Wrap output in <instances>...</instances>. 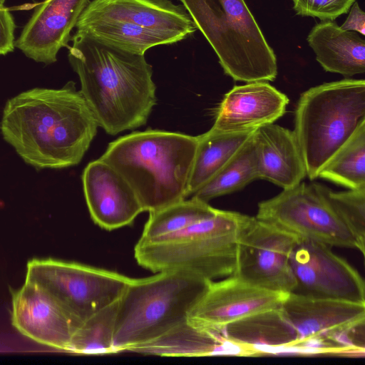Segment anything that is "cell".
Masks as SVG:
<instances>
[{
  "label": "cell",
  "mask_w": 365,
  "mask_h": 365,
  "mask_svg": "<svg viewBox=\"0 0 365 365\" xmlns=\"http://www.w3.org/2000/svg\"><path fill=\"white\" fill-rule=\"evenodd\" d=\"M98 127L73 81L61 88H32L9 99L0 125L4 139L36 169L78 164Z\"/></svg>",
  "instance_id": "6da1fadb"
},
{
  "label": "cell",
  "mask_w": 365,
  "mask_h": 365,
  "mask_svg": "<svg viewBox=\"0 0 365 365\" xmlns=\"http://www.w3.org/2000/svg\"><path fill=\"white\" fill-rule=\"evenodd\" d=\"M68 60L98 126L115 135L146 124L157 103L145 54L128 52L76 31Z\"/></svg>",
  "instance_id": "7a4b0ae2"
},
{
  "label": "cell",
  "mask_w": 365,
  "mask_h": 365,
  "mask_svg": "<svg viewBox=\"0 0 365 365\" xmlns=\"http://www.w3.org/2000/svg\"><path fill=\"white\" fill-rule=\"evenodd\" d=\"M197 136L148 129L110 143L100 158L128 182L143 211H156L187 197Z\"/></svg>",
  "instance_id": "3957f363"
},
{
  "label": "cell",
  "mask_w": 365,
  "mask_h": 365,
  "mask_svg": "<svg viewBox=\"0 0 365 365\" xmlns=\"http://www.w3.org/2000/svg\"><path fill=\"white\" fill-rule=\"evenodd\" d=\"M212 281L184 270L132 278L119 299L115 353L156 339L186 322Z\"/></svg>",
  "instance_id": "277c9868"
},
{
  "label": "cell",
  "mask_w": 365,
  "mask_h": 365,
  "mask_svg": "<svg viewBox=\"0 0 365 365\" xmlns=\"http://www.w3.org/2000/svg\"><path fill=\"white\" fill-rule=\"evenodd\" d=\"M250 216L217 209L211 217L174 233L138 240V264L154 273L184 270L209 280L234 274L242 229Z\"/></svg>",
  "instance_id": "5b68a950"
},
{
  "label": "cell",
  "mask_w": 365,
  "mask_h": 365,
  "mask_svg": "<svg viewBox=\"0 0 365 365\" xmlns=\"http://www.w3.org/2000/svg\"><path fill=\"white\" fill-rule=\"evenodd\" d=\"M197 29L237 81H272L277 58L244 0H180Z\"/></svg>",
  "instance_id": "8992f818"
},
{
  "label": "cell",
  "mask_w": 365,
  "mask_h": 365,
  "mask_svg": "<svg viewBox=\"0 0 365 365\" xmlns=\"http://www.w3.org/2000/svg\"><path fill=\"white\" fill-rule=\"evenodd\" d=\"M365 121V81L345 78L302 93L293 130L311 180Z\"/></svg>",
  "instance_id": "52a82bcc"
},
{
  "label": "cell",
  "mask_w": 365,
  "mask_h": 365,
  "mask_svg": "<svg viewBox=\"0 0 365 365\" xmlns=\"http://www.w3.org/2000/svg\"><path fill=\"white\" fill-rule=\"evenodd\" d=\"M26 279L49 292L68 317L73 331L101 309L118 301L132 278L75 262L33 259Z\"/></svg>",
  "instance_id": "ba28073f"
},
{
  "label": "cell",
  "mask_w": 365,
  "mask_h": 365,
  "mask_svg": "<svg viewBox=\"0 0 365 365\" xmlns=\"http://www.w3.org/2000/svg\"><path fill=\"white\" fill-rule=\"evenodd\" d=\"M329 187L315 182H301L258 204L255 217L276 225L299 240L329 247L364 248L337 213L328 196Z\"/></svg>",
  "instance_id": "9c48e42d"
},
{
  "label": "cell",
  "mask_w": 365,
  "mask_h": 365,
  "mask_svg": "<svg viewBox=\"0 0 365 365\" xmlns=\"http://www.w3.org/2000/svg\"><path fill=\"white\" fill-rule=\"evenodd\" d=\"M299 239L250 217L241 230L234 276L257 287L287 294L295 287L291 256Z\"/></svg>",
  "instance_id": "30bf717a"
},
{
  "label": "cell",
  "mask_w": 365,
  "mask_h": 365,
  "mask_svg": "<svg viewBox=\"0 0 365 365\" xmlns=\"http://www.w3.org/2000/svg\"><path fill=\"white\" fill-rule=\"evenodd\" d=\"M280 307L297 332L292 349L298 351L344 354L346 332L365 321V303L289 292Z\"/></svg>",
  "instance_id": "8fae6325"
},
{
  "label": "cell",
  "mask_w": 365,
  "mask_h": 365,
  "mask_svg": "<svg viewBox=\"0 0 365 365\" xmlns=\"http://www.w3.org/2000/svg\"><path fill=\"white\" fill-rule=\"evenodd\" d=\"M330 247L312 240H299L291 256L295 279L292 292L305 297L365 303L363 278Z\"/></svg>",
  "instance_id": "7c38bea8"
},
{
  "label": "cell",
  "mask_w": 365,
  "mask_h": 365,
  "mask_svg": "<svg viewBox=\"0 0 365 365\" xmlns=\"http://www.w3.org/2000/svg\"><path fill=\"white\" fill-rule=\"evenodd\" d=\"M285 294L255 287L234 275L213 280L191 309L187 321L219 331L248 315L280 307Z\"/></svg>",
  "instance_id": "4fadbf2b"
},
{
  "label": "cell",
  "mask_w": 365,
  "mask_h": 365,
  "mask_svg": "<svg viewBox=\"0 0 365 365\" xmlns=\"http://www.w3.org/2000/svg\"><path fill=\"white\" fill-rule=\"evenodd\" d=\"M11 323L36 342L68 352L72 324L57 300L40 284L26 279L12 293Z\"/></svg>",
  "instance_id": "5bb4252c"
},
{
  "label": "cell",
  "mask_w": 365,
  "mask_h": 365,
  "mask_svg": "<svg viewBox=\"0 0 365 365\" xmlns=\"http://www.w3.org/2000/svg\"><path fill=\"white\" fill-rule=\"evenodd\" d=\"M82 182L91 217L103 229L113 230L129 225L144 212L128 182L101 158L86 165Z\"/></svg>",
  "instance_id": "9a60e30c"
},
{
  "label": "cell",
  "mask_w": 365,
  "mask_h": 365,
  "mask_svg": "<svg viewBox=\"0 0 365 365\" xmlns=\"http://www.w3.org/2000/svg\"><path fill=\"white\" fill-rule=\"evenodd\" d=\"M89 0H44L24 27L15 46L28 58L51 64L68 46L71 32Z\"/></svg>",
  "instance_id": "2e32d148"
},
{
  "label": "cell",
  "mask_w": 365,
  "mask_h": 365,
  "mask_svg": "<svg viewBox=\"0 0 365 365\" xmlns=\"http://www.w3.org/2000/svg\"><path fill=\"white\" fill-rule=\"evenodd\" d=\"M287 96L267 81L235 86L224 96L212 129L223 133H242L274 123L285 113Z\"/></svg>",
  "instance_id": "e0dca14e"
},
{
  "label": "cell",
  "mask_w": 365,
  "mask_h": 365,
  "mask_svg": "<svg viewBox=\"0 0 365 365\" xmlns=\"http://www.w3.org/2000/svg\"><path fill=\"white\" fill-rule=\"evenodd\" d=\"M80 17L123 21L168 35L177 42L197 30L185 9L170 0H92Z\"/></svg>",
  "instance_id": "ac0fdd59"
},
{
  "label": "cell",
  "mask_w": 365,
  "mask_h": 365,
  "mask_svg": "<svg viewBox=\"0 0 365 365\" xmlns=\"http://www.w3.org/2000/svg\"><path fill=\"white\" fill-rule=\"evenodd\" d=\"M253 140L258 179L287 189L307 176L304 157L294 130L272 123L256 129Z\"/></svg>",
  "instance_id": "d6986e66"
},
{
  "label": "cell",
  "mask_w": 365,
  "mask_h": 365,
  "mask_svg": "<svg viewBox=\"0 0 365 365\" xmlns=\"http://www.w3.org/2000/svg\"><path fill=\"white\" fill-rule=\"evenodd\" d=\"M126 351L161 356L250 355L248 349L228 341L219 331L187 320L159 337L130 347Z\"/></svg>",
  "instance_id": "ffe728a7"
},
{
  "label": "cell",
  "mask_w": 365,
  "mask_h": 365,
  "mask_svg": "<svg viewBox=\"0 0 365 365\" xmlns=\"http://www.w3.org/2000/svg\"><path fill=\"white\" fill-rule=\"evenodd\" d=\"M307 41L324 71L351 77L365 72V42L331 21L315 25Z\"/></svg>",
  "instance_id": "44dd1931"
},
{
  "label": "cell",
  "mask_w": 365,
  "mask_h": 365,
  "mask_svg": "<svg viewBox=\"0 0 365 365\" xmlns=\"http://www.w3.org/2000/svg\"><path fill=\"white\" fill-rule=\"evenodd\" d=\"M219 331L228 341L254 354H260L261 348L292 349L297 342V332L281 307L248 315L225 325Z\"/></svg>",
  "instance_id": "7402d4cb"
},
{
  "label": "cell",
  "mask_w": 365,
  "mask_h": 365,
  "mask_svg": "<svg viewBox=\"0 0 365 365\" xmlns=\"http://www.w3.org/2000/svg\"><path fill=\"white\" fill-rule=\"evenodd\" d=\"M255 130L223 133L210 128L197 135L198 143L187 187L193 195L213 178L241 149Z\"/></svg>",
  "instance_id": "603a6c76"
},
{
  "label": "cell",
  "mask_w": 365,
  "mask_h": 365,
  "mask_svg": "<svg viewBox=\"0 0 365 365\" xmlns=\"http://www.w3.org/2000/svg\"><path fill=\"white\" fill-rule=\"evenodd\" d=\"M77 31L118 48L138 54L154 46L177 41L168 36L123 21L79 17Z\"/></svg>",
  "instance_id": "cb8c5ba5"
},
{
  "label": "cell",
  "mask_w": 365,
  "mask_h": 365,
  "mask_svg": "<svg viewBox=\"0 0 365 365\" xmlns=\"http://www.w3.org/2000/svg\"><path fill=\"white\" fill-rule=\"evenodd\" d=\"M318 178L348 189L365 187V121L325 163Z\"/></svg>",
  "instance_id": "d4e9b609"
},
{
  "label": "cell",
  "mask_w": 365,
  "mask_h": 365,
  "mask_svg": "<svg viewBox=\"0 0 365 365\" xmlns=\"http://www.w3.org/2000/svg\"><path fill=\"white\" fill-rule=\"evenodd\" d=\"M253 134L235 156L192 197L208 202L239 191L258 179Z\"/></svg>",
  "instance_id": "484cf974"
},
{
  "label": "cell",
  "mask_w": 365,
  "mask_h": 365,
  "mask_svg": "<svg viewBox=\"0 0 365 365\" xmlns=\"http://www.w3.org/2000/svg\"><path fill=\"white\" fill-rule=\"evenodd\" d=\"M216 211L208 202L194 197L173 203L149 212L139 240H151L180 231L212 216Z\"/></svg>",
  "instance_id": "4316f807"
},
{
  "label": "cell",
  "mask_w": 365,
  "mask_h": 365,
  "mask_svg": "<svg viewBox=\"0 0 365 365\" xmlns=\"http://www.w3.org/2000/svg\"><path fill=\"white\" fill-rule=\"evenodd\" d=\"M119 299L93 314L74 330L68 352L84 355L115 354L113 339Z\"/></svg>",
  "instance_id": "83f0119b"
},
{
  "label": "cell",
  "mask_w": 365,
  "mask_h": 365,
  "mask_svg": "<svg viewBox=\"0 0 365 365\" xmlns=\"http://www.w3.org/2000/svg\"><path fill=\"white\" fill-rule=\"evenodd\" d=\"M328 196L337 213L365 248V187L341 192L329 188Z\"/></svg>",
  "instance_id": "f1b7e54d"
},
{
  "label": "cell",
  "mask_w": 365,
  "mask_h": 365,
  "mask_svg": "<svg viewBox=\"0 0 365 365\" xmlns=\"http://www.w3.org/2000/svg\"><path fill=\"white\" fill-rule=\"evenodd\" d=\"M298 15L334 21L346 14L356 0H292Z\"/></svg>",
  "instance_id": "f546056e"
},
{
  "label": "cell",
  "mask_w": 365,
  "mask_h": 365,
  "mask_svg": "<svg viewBox=\"0 0 365 365\" xmlns=\"http://www.w3.org/2000/svg\"><path fill=\"white\" fill-rule=\"evenodd\" d=\"M15 23L9 10L0 4V55L14 51Z\"/></svg>",
  "instance_id": "4dcf8cb0"
},
{
  "label": "cell",
  "mask_w": 365,
  "mask_h": 365,
  "mask_svg": "<svg viewBox=\"0 0 365 365\" xmlns=\"http://www.w3.org/2000/svg\"><path fill=\"white\" fill-rule=\"evenodd\" d=\"M350 9L347 19L340 28L344 31H356L362 35H365L364 12L359 7L356 1L353 4Z\"/></svg>",
  "instance_id": "1f68e13d"
},
{
  "label": "cell",
  "mask_w": 365,
  "mask_h": 365,
  "mask_svg": "<svg viewBox=\"0 0 365 365\" xmlns=\"http://www.w3.org/2000/svg\"><path fill=\"white\" fill-rule=\"evenodd\" d=\"M5 2V0H0V4L4 5V3Z\"/></svg>",
  "instance_id": "d6a6232c"
}]
</instances>
